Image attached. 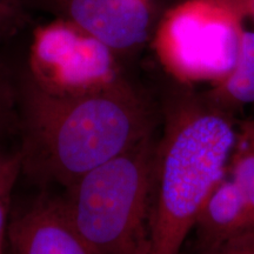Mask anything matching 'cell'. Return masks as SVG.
I'll return each mask as SVG.
<instances>
[{
    "label": "cell",
    "mask_w": 254,
    "mask_h": 254,
    "mask_svg": "<svg viewBox=\"0 0 254 254\" xmlns=\"http://www.w3.org/2000/svg\"><path fill=\"white\" fill-rule=\"evenodd\" d=\"M204 94L230 113L254 104V31L244 30L233 67Z\"/></svg>",
    "instance_id": "9"
},
{
    "label": "cell",
    "mask_w": 254,
    "mask_h": 254,
    "mask_svg": "<svg viewBox=\"0 0 254 254\" xmlns=\"http://www.w3.org/2000/svg\"><path fill=\"white\" fill-rule=\"evenodd\" d=\"M18 94L23 170L64 189L152 135L150 101L124 75L88 91L59 93L25 74Z\"/></svg>",
    "instance_id": "1"
},
{
    "label": "cell",
    "mask_w": 254,
    "mask_h": 254,
    "mask_svg": "<svg viewBox=\"0 0 254 254\" xmlns=\"http://www.w3.org/2000/svg\"><path fill=\"white\" fill-rule=\"evenodd\" d=\"M25 0H0V40L13 36L26 23Z\"/></svg>",
    "instance_id": "12"
},
{
    "label": "cell",
    "mask_w": 254,
    "mask_h": 254,
    "mask_svg": "<svg viewBox=\"0 0 254 254\" xmlns=\"http://www.w3.org/2000/svg\"><path fill=\"white\" fill-rule=\"evenodd\" d=\"M202 254H254V233L232 240Z\"/></svg>",
    "instance_id": "14"
},
{
    "label": "cell",
    "mask_w": 254,
    "mask_h": 254,
    "mask_svg": "<svg viewBox=\"0 0 254 254\" xmlns=\"http://www.w3.org/2000/svg\"><path fill=\"white\" fill-rule=\"evenodd\" d=\"M47 11L100 41L119 58L151 44L163 0H43Z\"/></svg>",
    "instance_id": "6"
},
{
    "label": "cell",
    "mask_w": 254,
    "mask_h": 254,
    "mask_svg": "<svg viewBox=\"0 0 254 254\" xmlns=\"http://www.w3.org/2000/svg\"><path fill=\"white\" fill-rule=\"evenodd\" d=\"M232 113L176 81L152 170L148 254H178L202 205L226 177L237 129Z\"/></svg>",
    "instance_id": "2"
},
{
    "label": "cell",
    "mask_w": 254,
    "mask_h": 254,
    "mask_svg": "<svg viewBox=\"0 0 254 254\" xmlns=\"http://www.w3.org/2000/svg\"><path fill=\"white\" fill-rule=\"evenodd\" d=\"M202 253L254 233V219L239 187L225 177L196 217L194 227Z\"/></svg>",
    "instance_id": "8"
},
{
    "label": "cell",
    "mask_w": 254,
    "mask_h": 254,
    "mask_svg": "<svg viewBox=\"0 0 254 254\" xmlns=\"http://www.w3.org/2000/svg\"><path fill=\"white\" fill-rule=\"evenodd\" d=\"M153 134L65 187L68 220L98 254H148Z\"/></svg>",
    "instance_id": "3"
},
{
    "label": "cell",
    "mask_w": 254,
    "mask_h": 254,
    "mask_svg": "<svg viewBox=\"0 0 254 254\" xmlns=\"http://www.w3.org/2000/svg\"><path fill=\"white\" fill-rule=\"evenodd\" d=\"M23 171L20 153L0 151V254H4L8 236L11 202L18 177Z\"/></svg>",
    "instance_id": "11"
},
{
    "label": "cell",
    "mask_w": 254,
    "mask_h": 254,
    "mask_svg": "<svg viewBox=\"0 0 254 254\" xmlns=\"http://www.w3.org/2000/svg\"><path fill=\"white\" fill-rule=\"evenodd\" d=\"M245 17L243 0H182L165 9L151 44L176 81L215 82L233 67Z\"/></svg>",
    "instance_id": "4"
},
{
    "label": "cell",
    "mask_w": 254,
    "mask_h": 254,
    "mask_svg": "<svg viewBox=\"0 0 254 254\" xmlns=\"http://www.w3.org/2000/svg\"><path fill=\"white\" fill-rule=\"evenodd\" d=\"M12 254H98L69 222L60 198L37 199L11 218Z\"/></svg>",
    "instance_id": "7"
},
{
    "label": "cell",
    "mask_w": 254,
    "mask_h": 254,
    "mask_svg": "<svg viewBox=\"0 0 254 254\" xmlns=\"http://www.w3.org/2000/svg\"><path fill=\"white\" fill-rule=\"evenodd\" d=\"M231 179L239 187L254 219V118L241 123L228 164Z\"/></svg>",
    "instance_id": "10"
},
{
    "label": "cell",
    "mask_w": 254,
    "mask_h": 254,
    "mask_svg": "<svg viewBox=\"0 0 254 254\" xmlns=\"http://www.w3.org/2000/svg\"><path fill=\"white\" fill-rule=\"evenodd\" d=\"M18 91L12 82L7 69L0 64V135L7 127L18 99Z\"/></svg>",
    "instance_id": "13"
},
{
    "label": "cell",
    "mask_w": 254,
    "mask_h": 254,
    "mask_svg": "<svg viewBox=\"0 0 254 254\" xmlns=\"http://www.w3.org/2000/svg\"><path fill=\"white\" fill-rule=\"evenodd\" d=\"M118 59L100 41L56 18L34 31L26 74L49 91L77 93L123 75Z\"/></svg>",
    "instance_id": "5"
},
{
    "label": "cell",
    "mask_w": 254,
    "mask_h": 254,
    "mask_svg": "<svg viewBox=\"0 0 254 254\" xmlns=\"http://www.w3.org/2000/svg\"><path fill=\"white\" fill-rule=\"evenodd\" d=\"M243 5L246 15L254 19V0H243Z\"/></svg>",
    "instance_id": "15"
}]
</instances>
